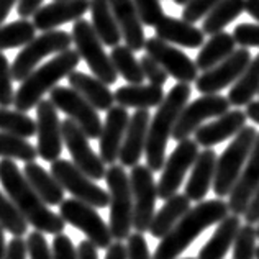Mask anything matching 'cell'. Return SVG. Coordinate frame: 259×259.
I'll return each mask as SVG.
<instances>
[{"label": "cell", "mask_w": 259, "mask_h": 259, "mask_svg": "<svg viewBox=\"0 0 259 259\" xmlns=\"http://www.w3.org/2000/svg\"><path fill=\"white\" fill-rule=\"evenodd\" d=\"M0 184L33 228L50 235L63 233L66 228L63 217L46 205L13 159H0Z\"/></svg>", "instance_id": "6da1fadb"}, {"label": "cell", "mask_w": 259, "mask_h": 259, "mask_svg": "<svg viewBox=\"0 0 259 259\" xmlns=\"http://www.w3.org/2000/svg\"><path fill=\"white\" fill-rule=\"evenodd\" d=\"M228 215V202H223L222 199L199 202L162 238L156 246L153 259H177L195 238H199L207 228L220 223Z\"/></svg>", "instance_id": "7a4b0ae2"}, {"label": "cell", "mask_w": 259, "mask_h": 259, "mask_svg": "<svg viewBox=\"0 0 259 259\" xmlns=\"http://www.w3.org/2000/svg\"><path fill=\"white\" fill-rule=\"evenodd\" d=\"M190 92H192V89H190L189 84L177 82L166 94L162 104L158 107L154 117L151 118L145 156H146V166L153 172L162 171V167H164L167 141L172 136L177 120L181 117V112L187 105V102L190 99Z\"/></svg>", "instance_id": "3957f363"}, {"label": "cell", "mask_w": 259, "mask_h": 259, "mask_svg": "<svg viewBox=\"0 0 259 259\" xmlns=\"http://www.w3.org/2000/svg\"><path fill=\"white\" fill-rule=\"evenodd\" d=\"M80 56L77 51L66 50L56 54L46 64L36 67L28 77H26L20 89L15 92V102L13 105L18 112H28L36 107L43 100L46 92H51L58 85L61 79L69 76L79 66Z\"/></svg>", "instance_id": "277c9868"}, {"label": "cell", "mask_w": 259, "mask_h": 259, "mask_svg": "<svg viewBox=\"0 0 259 259\" xmlns=\"http://www.w3.org/2000/svg\"><path fill=\"white\" fill-rule=\"evenodd\" d=\"M256 138L257 130L254 126H244L227 146L220 158L217 159V171L212 189L218 199L231 194V190H233L235 184L240 179V174L249 158Z\"/></svg>", "instance_id": "5b68a950"}, {"label": "cell", "mask_w": 259, "mask_h": 259, "mask_svg": "<svg viewBox=\"0 0 259 259\" xmlns=\"http://www.w3.org/2000/svg\"><path fill=\"white\" fill-rule=\"evenodd\" d=\"M105 182L110 195V230L115 241H123L132 235L133 228V192L130 176L123 166L112 164L107 169Z\"/></svg>", "instance_id": "8992f818"}, {"label": "cell", "mask_w": 259, "mask_h": 259, "mask_svg": "<svg viewBox=\"0 0 259 259\" xmlns=\"http://www.w3.org/2000/svg\"><path fill=\"white\" fill-rule=\"evenodd\" d=\"M71 35L74 45H76V51L85 61V64L92 71L94 76L107 85L117 82L118 72L112 63L110 54L105 53L104 43L97 36L92 23H89L84 18L77 20V22H74Z\"/></svg>", "instance_id": "52a82bcc"}, {"label": "cell", "mask_w": 259, "mask_h": 259, "mask_svg": "<svg viewBox=\"0 0 259 259\" xmlns=\"http://www.w3.org/2000/svg\"><path fill=\"white\" fill-rule=\"evenodd\" d=\"M72 35L63 30H51L43 31V35L36 36L35 39L23 46V50L17 54L15 61L12 64L13 80L23 82L38 67L39 61L51 54H59L66 50H71Z\"/></svg>", "instance_id": "ba28073f"}, {"label": "cell", "mask_w": 259, "mask_h": 259, "mask_svg": "<svg viewBox=\"0 0 259 259\" xmlns=\"http://www.w3.org/2000/svg\"><path fill=\"white\" fill-rule=\"evenodd\" d=\"M51 174L56 177L66 192H69L74 199L85 202L94 208H105L110 203V195L104 189L99 187L87 174L71 161L58 159L51 162Z\"/></svg>", "instance_id": "9c48e42d"}, {"label": "cell", "mask_w": 259, "mask_h": 259, "mask_svg": "<svg viewBox=\"0 0 259 259\" xmlns=\"http://www.w3.org/2000/svg\"><path fill=\"white\" fill-rule=\"evenodd\" d=\"M59 215L66 223L80 230L95 248L107 249L113 243L110 225H107L97 210L77 199H67L59 205Z\"/></svg>", "instance_id": "30bf717a"}, {"label": "cell", "mask_w": 259, "mask_h": 259, "mask_svg": "<svg viewBox=\"0 0 259 259\" xmlns=\"http://www.w3.org/2000/svg\"><path fill=\"white\" fill-rule=\"evenodd\" d=\"M50 100L54 107L67 115V118L82 128V132L89 136V140H99L102 133V120L97 113V108H94L89 102L74 91L72 87L56 85L50 92Z\"/></svg>", "instance_id": "8fae6325"}, {"label": "cell", "mask_w": 259, "mask_h": 259, "mask_svg": "<svg viewBox=\"0 0 259 259\" xmlns=\"http://www.w3.org/2000/svg\"><path fill=\"white\" fill-rule=\"evenodd\" d=\"M130 184L133 192V230L145 233L153 222L156 200H158V184L154 182L153 171L145 164L132 167Z\"/></svg>", "instance_id": "7c38bea8"}, {"label": "cell", "mask_w": 259, "mask_h": 259, "mask_svg": "<svg viewBox=\"0 0 259 259\" xmlns=\"http://www.w3.org/2000/svg\"><path fill=\"white\" fill-rule=\"evenodd\" d=\"M230 105L231 104L228 97H223L220 94L202 95V97L190 102L181 112V117L172 132V140L177 143L187 140L190 135H194L203 125L205 120L218 118L230 112Z\"/></svg>", "instance_id": "4fadbf2b"}, {"label": "cell", "mask_w": 259, "mask_h": 259, "mask_svg": "<svg viewBox=\"0 0 259 259\" xmlns=\"http://www.w3.org/2000/svg\"><path fill=\"white\" fill-rule=\"evenodd\" d=\"M197 158H199V145L195 140L187 138L179 141L171 156L166 158L161 179L158 182V199L167 200L177 194L184 182V177L190 167H194Z\"/></svg>", "instance_id": "5bb4252c"}, {"label": "cell", "mask_w": 259, "mask_h": 259, "mask_svg": "<svg viewBox=\"0 0 259 259\" xmlns=\"http://www.w3.org/2000/svg\"><path fill=\"white\" fill-rule=\"evenodd\" d=\"M63 138L72 162L80 171L87 174L92 181L105 179V162L102 161L100 154H97L91 148L89 136L82 132V128L71 118H66L63 121Z\"/></svg>", "instance_id": "9a60e30c"}, {"label": "cell", "mask_w": 259, "mask_h": 259, "mask_svg": "<svg viewBox=\"0 0 259 259\" xmlns=\"http://www.w3.org/2000/svg\"><path fill=\"white\" fill-rule=\"evenodd\" d=\"M36 136L38 156L48 162L59 159L63 153V121H59L58 108L51 100H41L36 105Z\"/></svg>", "instance_id": "2e32d148"}, {"label": "cell", "mask_w": 259, "mask_h": 259, "mask_svg": "<svg viewBox=\"0 0 259 259\" xmlns=\"http://www.w3.org/2000/svg\"><path fill=\"white\" fill-rule=\"evenodd\" d=\"M145 54L151 56L156 63L162 66V69L177 82L190 84L199 79V69H197L195 61H192L186 53L177 50L172 45L162 41L158 36L146 39Z\"/></svg>", "instance_id": "e0dca14e"}, {"label": "cell", "mask_w": 259, "mask_h": 259, "mask_svg": "<svg viewBox=\"0 0 259 259\" xmlns=\"http://www.w3.org/2000/svg\"><path fill=\"white\" fill-rule=\"evenodd\" d=\"M251 53L248 48H240L231 56H228L223 63L217 64L212 69L202 72V76L195 80V87L202 95L218 94L223 89L230 87L240 79L241 74L246 71L251 63Z\"/></svg>", "instance_id": "ac0fdd59"}, {"label": "cell", "mask_w": 259, "mask_h": 259, "mask_svg": "<svg viewBox=\"0 0 259 259\" xmlns=\"http://www.w3.org/2000/svg\"><path fill=\"white\" fill-rule=\"evenodd\" d=\"M128 123H130V115L125 107L113 105L107 112L105 123L102 126V133L99 138L100 158L105 164L112 166L118 161Z\"/></svg>", "instance_id": "d6986e66"}, {"label": "cell", "mask_w": 259, "mask_h": 259, "mask_svg": "<svg viewBox=\"0 0 259 259\" xmlns=\"http://www.w3.org/2000/svg\"><path fill=\"white\" fill-rule=\"evenodd\" d=\"M91 10V0H54V2L43 5L35 15L33 25L36 30L51 31L58 26L77 22Z\"/></svg>", "instance_id": "ffe728a7"}, {"label": "cell", "mask_w": 259, "mask_h": 259, "mask_svg": "<svg viewBox=\"0 0 259 259\" xmlns=\"http://www.w3.org/2000/svg\"><path fill=\"white\" fill-rule=\"evenodd\" d=\"M259 189V133L251 154L244 164L243 171L240 174V179L235 184L233 190L228 195V208L230 213L243 215L246 210L251 197Z\"/></svg>", "instance_id": "44dd1931"}, {"label": "cell", "mask_w": 259, "mask_h": 259, "mask_svg": "<svg viewBox=\"0 0 259 259\" xmlns=\"http://www.w3.org/2000/svg\"><path fill=\"white\" fill-rule=\"evenodd\" d=\"M246 120H248L246 112L240 110V108L230 110L225 115H222V117L212 120L210 123L202 125L194 133L197 145L207 149V148H213L218 143H223L228 138H233V136H236L246 126Z\"/></svg>", "instance_id": "7402d4cb"}, {"label": "cell", "mask_w": 259, "mask_h": 259, "mask_svg": "<svg viewBox=\"0 0 259 259\" xmlns=\"http://www.w3.org/2000/svg\"><path fill=\"white\" fill-rule=\"evenodd\" d=\"M149 123H151V115H149L148 110H136L130 117V123L118 158L120 164L123 167L138 166L141 156L146 149Z\"/></svg>", "instance_id": "603a6c76"}, {"label": "cell", "mask_w": 259, "mask_h": 259, "mask_svg": "<svg viewBox=\"0 0 259 259\" xmlns=\"http://www.w3.org/2000/svg\"><path fill=\"white\" fill-rule=\"evenodd\" d=\"M156 36L169 45H179L190 50L202 48L205 43V33L194 23H189L182 18L162 17L154 26Z\"/></svg>", "instance_id": "cb8c5ba5"}, {"label": "cell", "mask_w": 259, "mask_h": 259, "mask_svg": "<svg viewBox=\"0 0 259 259\" xmlns=\"http://www.w3.org/2000/svg\"><path fill=\"white\" fill-rule=\"evenodd\" d=\"M108 4H110V9L117 18L126 46L132 48L133 51L145 50L146 38L145 28H143L145 25L141 23L133 0H108Z\"/></svg>", "instance_id": "d4e9b609"}, {"label": "cell", "mask_w": 259, "mask_h": 259, "mask_svg": "<svg viewBox=\"0 0 259 259\" xmlns=\"http://www.w3.org/2000/svg\"><path fill=\"white\" fill-rule=\"evenodd\" d=\"M217 159L218 156L212 148H207L199 153V158H197L186 184V192H184L192 202H203L210 187H213Z\"/></svg>", "instance_id": "484cf974"}, {"label": "cell", "mask_w": 259, "mask_h": 259, "mask_svg": "<svg viewBox=\"0 0 259 259\" xmlns=\"http://www.w3.org/2000/svg\"><path fill=\"white\" fill-rule=\"evenodd\" d=\"M67 80H69V87L82 95L94 108H97L100 112H108L113 107L115 94L108 89L105 82H102L95 76L74 71L67 76Z\"/></svg>", "instance_id": "4316f807"}, {"label": "cell", "mask_w": 259, "mask_h": 259, "mask_svg": "<svg viewBox=\"0 0 259 259\" xmlns=\"http://www.w3.org/2000/svg\"><path fill=\"white\" fill-rule=\"evenodd\" d=\"M243 227L241 215L230 213L218 223L213 235L199 251V259H223L233 246L238 231Z\"/></svg>", "instance_id": "83f0119b"}, {"label": "cell", "mask_w": 259, "mask_h": 259, "mask_svg": "<svg viewBox=\"0 0 259 259\" xmlns=\"http://www.w3.org/2000/svg\"><path fill=\"white\" fill-rule=\"evenodd\" d=\"M113 94L115 102L120 107L136 108V110H148V108L159 107L166 97L162 87L153 84H128L118 87Z\"/></svg>", "instance_id": "f1b7e54d"}, {"label": "cell", "mask_w": 259, "mask_h": 259, "mask_svg": "<svg viewBox=\"0 0 259 259\" xmlns=\"http://www.w3.org/2000/svg\"><path fill=\"white\" fill-rule=\"evenodd\" d=\"M190 202L192 200L186 194H176L171 199H167L164 205L158 210V213H154L148 230L149 235L156 240H162L181 222V218L192 208Z\"/></svg>", "instance_id": "f546056e"}, {"label": "cell", "mask_w": 259, "mask_h": 259, "mask_svg": "<svg viewBox=\"0 0 259 259\" xmlns=\"http://www.w3.org/2000/svg\"><path fill=\"white\" fill-rule=\"evenodd\" d=\"M23 174L46 205H61L64 202L63 186L58 182L56 177L51 172H48L38 162H26L23 167Z\"/></svg>", "instance_id": "4dcf8cb0"}, {"label": "cell", "mask_w": 259, "mask_h": 259, "mask_svg": "<svg viewBox=\"0 0 259 259\" xmlns=\"http://www.w3.org/2000/svg\"><path fill=\"white\" fill-rule=\"evenodd\" d=\"M89 12L92 15V26L102 43L110 48L118 46L123 39V35H121L118 22L113 15L108 0H91Z\"/></svg>", "instance_id": "1f68e13d"}, {"label": "cell", "mask_w": 259, "mask_h": 259, "mask_svg": "<svg viewBox=\"0 0 259 259\" xmlns=\"http://www.w3.org/2000/svg\"><path fill=\"white\" fill-rule=\"evenodd\" d=\"M235 48H236V41L233 35H230V33L222 31L217 33V35H212L210 39L203 43L199 54H197L195 59L197 69L202 72L212 69L217 64L223 63L228 56H231L236 51Z\"/></svg>", "instance_id": "d6a6232c"}, {"label": "cell", "mask_w": 259, "mask_h": 259, "mask_svg": "<svg viewBox=\"0 0 259 259\" xmlns=\"http://www.w3.org/2000/svg\"><path fill=\"white\" fill-rule=\"evenodd\" d=\"M243 12H246V0H220L215 9L203 18L202 30L208 36L222 33Z\"/></svg>", "instance_id": "836d02e7"}, {"label": "cell", "mask_w": 259, "mask_h": 259, "mask_svg": "<svg viewBox=\"0 0 259 259\" xmlns=\"http://www.w3.org/2000/svg\"><path fill=\"white\" fill-rule=\"evenodd\" d=\"M259 94V54L251 61L240 79L231 85L228 92V100L236 108L246 107L253 102L254 95Z\"/></svg>", "instance_id": "e575fe53"}, {"label": "cell", "mask_w": 259, "mask_h": 259, "mask_svg": "<svg viewBox=\"0 0 259 259\" xmlns=\"http://www.w3.org/2000/svg\"><path fill=\"white\" fill-rule=\"evenodd\" d=\"M112 63L117 69L118 76H121L128 84H143L145 74L141 69V63L135 56V51L126 45L115 46L110 53Z\"/></svg>", "instance_id": "d590c367"}, {"label": "cell", "mask_w": 259, "mask_h": 259, "mask_svg": "<svg viewBox=\"0 0 259 259\" xmlns=\"http://www.w3.org/2000/svg\"><path fill=\"white\" fill-rule=\"evenodd\" d=\"M36 26L26 18L17 20L9 25L0 26V53L12 48L26 46L31 39H35Z\"/></svg>", "instance_id": "8d00e7d4"}, {"label": "cell", "mask_w": 259, "mask_h": 259, "mask_svg": "<svg viewBox=\"0 0 259 259\" xmlns=\"http://www.w3.org/2000/svg\"><path fill=\"white\" fill-rule=\"evenodd\" d=\"M36 156L38 149L26 141V138L0 132V158L33 162L36 159Z\"/></svg>", "instance_id": "74e56055"}, {"label": "cell", "mask_w": 259, "mask_h": 259, "mask_svg": "<svg viewBox=\"0 0 259 259\" xmlns=\"http://www.w3.org/2000/svg\"><path fill=\"white\" fill-rule=\"evenodd\" d=\"M0 132L22 136V138H31L33 135H36V121L25 112L0 107Z\"/></svg>", "instance_id": "f35d334b"}, {"label": "cell", "mask_w": 259, "mask_h": 259, "mask_svg": "<svg viewBox=\"0 0 259 259\" xmlns=\"http://www.w3.org/2000/svg\"><path fill=\"white\" fill-rule=\"evenodd\" d=\"M0 225L5 231H9L13 236L22 238L28 231V222L25 220L22 212L10 200L9 195L0 192Z\"/></svg>", "instance_id": "ab89813d"}, {"label": "cell", "mask_w": 259, "mask_h": 259, "mask_svg": "<svg viewBox=\"0 0 259 259\" xmlns=\"http://www.w3.org/2000/svg\"><path fill=\"white\" fill-rule=\"evenodd\" d=\"M257 231L253 225H243L233 243V259H256Z\"/></svg>", "instance_id": "60d3db41"}, {"label": "cell", "mask_w": 259, "mask_h": 259, "mask_svg": "<svg viewBox=\"0 0 259 259\" xmlns=\"http://www.w3.org/2000/svg\"><path fill=\"white\" fill-rule=\"evenodd\" d=\"M13 74L12 64L7 61V56L0 53V107L9 108L15 102V92H13Z\"/></svg>", "instance_id": "b9f144b4"}, {"label": "cell", "mask_w": 259, "mask_h": 259, "mask_svg": "<svg viewBox=\"0 0 259 259\" xmlns=\"http://www.w3.org/2000/svg\"><path fill=\"white\" fill-rule=\"evenodd\" d=\"M141 23L145 26H156V23L164 17L161 0H133Z\"/></svg>", "instance_id": "7bdbcfd3"}, {"label": "cell", "mask_w": 259, "mask_h": 259, "mask_svg": "<svg viewBox=\"0 0 259 259\" xmlns=\"http://www.w3.org/2000/svg\"><path fill=\"white\" fill-rule=\"evenodd\" d=\"M220 0H189L184 5L182 10V20H186L189 23H197L203 17H207L210 12L215 9V5Z\"/></svg>", "instance_id": "ee69618b"}, {"label": "cell", "mask_w": 259, "mask_h": 259, "mask_svg": "<svg viewBox=\"0 0 259 259\" xmlns=\"http://www.w3.org/2000/svg\"><path fill=\"white\" fill-rule=\"evenodd\" d=\"M26 249H28L30 259H54L53 249L50 248V243L46 241L45 233L41 231H31L26 238Z\"/></svg>", "instance_id": "f6af8a7d"}, {"label": "cell", "mask_w": 259, "mask_h": 259, "mask_svg": "<svg viewBox=\"0 0 259 259\" xmlns=\"http://www.w3.org/2000/svg\"><path fill=\"white\" fill-rule=\"evenodd\" d=\"M140 63H141L143 74H145V79L149 80V84L162 87L167 82L169 74L164 69H162V66H159L158 63H156V61L151 56H148V54H143L141 59H140Z\"/></svg>", "instance_id": "bcb514c9"}, {"label": "cell", "mask_w": 259, "mask_h": 259, "mask_svg": "<svg viewBox=\"0 0 259 259\" xmlns=\"http://www.w3.org/2000/svg\"><path fill=\"white\" fill-rule=\"evenodd\" d=\"M233 38L236 45L241 48H259V25L254 23H240L235 26Z\"/></svg>", "instance_id": "7dc6e473"}, {"label": "cell", "mask_w": 259, "mask_h": 259, "mask_svg": "<svg viewBox=\"0 0 259 259\" xmlns=\"http://www.w3.org/2000/svg\"><path fill=\"white\" fill-rule=\"evenodd\" d=\"M126 251L128 259H153L145 235L138 233V231H135L126 238Z\"/></svg>", "instance_id": "c3c4849f"}, {"label": "cell", "mask_w": 259, "mask_h": 259, "mask_svg": "<svg viewBox=\"0 0 259 259\" xmlns=\"http://www.w3.org/2000/svg\"><path fill=\"white\" fill-rule=\"evenodd\" d=\"M53 257L54 259H77V248L72 240L64 233L54 235L53 240Z\"/></svg>", "instance_id": "681fc988"}, {"label": "cell", "mask_w": 259, "mask_h": 259, "mask_svg": "<svg viewBox=\"0 0 259 259\" xmlns=\"http://www.w3.org/2000/svg\"><path fill=\"white\" fill-rule=\"evenodd\" d=\"M28 257V249H26V241L22 238L13 236L7 244V256L5 259H26Z\"/></svg>", "instance_id": "f907efd6"}, {"label": "cell", "mask_w": 259, "mask_h": 259, "mask_svg": "<svg viewBox=\"0 0 259 259\" xmlns=\"http://www.w3.org/2000/svg\"><path fill=\"white\" fill-rule=\"evenodd\" d=\"M41 4H43V0H18L17 12L22 18H28V17H33L41 9Z\"/></svg>", "instance_id": "816d5d0a"}, {"label": "cell", "mask_w": 259, "mask_h": 259, "mask_svg": "<svg viewBox=\"0 0 259 259\" xmlns=\"http://www.w3.org/2000/svg\"><path fill=\"white\" fill-rule=\"evenodd\" d=\"M243 217L249 225L259 223V189L254 192V195L251 197V200L248 203L246 210H244Z\"/></svg>", "instance_id": "f5cc1de1"}, {"label": "cell", "mask_w": 259, "mask_h": 259, "mask_svg": "<svg viewBox=\"0 0 259 259\" xmlns=\"http://www.w3.org/2000/svg\"><path fill=\"white\" fill-rule=\"evenodd\" d=\"M105 259H128L126 244L121 241H113L110 246L107 248Z\"/></svg>", "instance_id": "db71d44e"}, {"label": "cell", "mask_w": 259, "mask_h": 259, "mask_svg": "<svg viewBox=\"0 0 259 259\" xmlns=\"http://www.w3.org/2000/svg\"><path fill=\"white\" fill-rule=\"evenodd\" d=\"M77 259H99L97 248L89 240L80 241L77 246Z\"/></svg>", "instance_id": "11a10c76"}, {"label": "cell", "mask_w": 259, "mask_h": 259, "mask_svg": "<svg viewBox=\"0 0 259 259\" xmlns=\"http://www.w3.org/2000/svg\"><path fill=\"white\" fill-rule=\"evenodd\" d=\"M15 4H18V0H0V26H2L4 20L9 17V13Z\"/></svg>", "instance_id": "9f6ffc18"}, {"label": "cell", "mask_w": 259, "mask_h": 259, "mask_svg": "<svg viewBox=\"0 0 259 259\" xmlns=\"http://www.w3.org/2000/svg\"><path fill=\"white\" fill-rule=\"evenodd\" d=\"M246 115L251 121H254L256 125H259V102H251L249 105H246Z\"/></svg>", "instance_id": "6f0895ef"}, {"label": "cell", "mask_w": 259, "mask_h": 259, "mask_svg": "<svg viewBox=\"0 0 259 259\" xmlns=\"http://www.w3.org/2000/svg\"><path fill=\"white\" fill-rule=\"evenodd\" d=\"M246 13L259 22V0H246Z\"/></svg>", "instance_id": "680465c9"}, {"label": "cell", "mask_w": 259, "mask_h": 259, "mask_svg": "<svg viewBox=\"0 0 259 259\" xmlns=\"http://www.w3.org/2000/svg\"><path fill=\"white\" fill-rule=\"evenodd\" d=\"M7 256V244H5V230L0 225V259H5Z\"/></svg>", "instance_id": "91938a15"}, {"label": "cell", "mask_w": 259, "mask_h": 259, "mask_svg": "<svg viewBox=\"0 0 259 259\" xmlns=\"http://www.w3.org/2000/svg\"><path fill=\"white\" fill-rule=\"evenodd\" d=\"M172 2L176 4V5H186L189 0H172Z\"/></svg>", "instance_id": "94428289"}, {"label": "cell", "mask_w": 259, "mask_h": 259, "mask_svg": "<svg viewBox=\"0 0 259 259\" xmlns=\"http://www.w3.org/2000/svg\"><path fill=\"white\" fill-rule=\"evenodd\" d=\"M256 259H259V246H257V251H256Z\"/></svg>", "instance_id": "6125c7cd"}, {"label": "cell", "mask_w": 259, "mask_h": 259, "mask_svg": "<svg viewBox=\"0 0 259 259\" xmlns=\"http://www.w3.org/2000/svg\"><path fill=\"white\" fill-rule=\"evenodd\" d=\"M184 259H199V257H184Z\"/></svg>", "instance_id": "be15d7a7"}, {"label": "cell", "mask_w": 259, "mask_h": 259, "mask_svg": "<svg viewBox=\"0 0 259 259\" xmlns=\"http://www.w3.org/2000/svg\"><path fill=\"white\" fill-rule=\"evenodd\" d=\"M256 231H257V238H259V227L256 228Z\"/></svg>", "instance_id": "e7e4bbea"}]
</instances>
